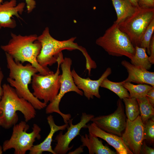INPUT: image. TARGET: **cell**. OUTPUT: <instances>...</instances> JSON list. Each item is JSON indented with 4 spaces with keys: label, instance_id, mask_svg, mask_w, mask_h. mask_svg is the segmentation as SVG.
Segmentation results:
<instances>
[{
    "label": "cell",
    "instance_id": "obj_27",
    "mask_svg": "<svg viewBox=\"0 0 154 154\" xmlns=\"http://www.w3.org/2000/svg\"><path fill=\"white\" fill-rule=\"evenodd\" d=\"M140 154H154V149L148 146L144 140L141 147Z\"/></svg>",
    "mask_w": 154,
    "mask_h": 154
},
{
    "label": "cell",
    "instance_id": "obj_18",
    "mask_svg": "<svg viewBox=\"0 0 154 154\" xmlns=\"http://www.w3.org/2000/svg\"><path fill=\"white\" fill-rule=\"evenodd\" d=\"M81 146L86 147L90 154H116V152L103 145L102 141L98 137L91 134H86L81 136Z\"/></svg>",
    "mask_w": 154,
    "mask_h": 154
},
{
    "label": "cell",
    "instance_id": "obj_26",
    "mask_svg": "<svg viewBox=\"0 0 154 154\" xmlns=\"http://www.w3.org/2000/svg\"><path fill=\"white\" fill-rule=\"evenodd\" d=\"M144 140L150 143L154 142V117L149 119L144 124Z\"/></svg>",
    "mask_w": 154,
    "mask_h": 154
},
{
    "label": "cell",
    "instance_id": "obj_32",
    "mask_svg": "<svg viewBox=\"0 0 154 154\" xmlns=\"http://www.w3.org/2000/svg\"><path fill=\"white\" fill-rule=\"evenodd\" d=\"M4 77V75L1 68L0 67V101L3 93V89L2 86H1V84Z\"/></svg>",
    "mask_w": 154,
    "mask_h": 154
},
{
    "label": "cell",
    "instance_id": "obj_35",
    "mask_svg": "<svg viewBox=\"0 0 154 154\" xmlns=\"http://www.w3.org/2000/svg\"><path fill=\"white\" fill-rule=\"evenodd\" d=\"M3 149H2V147H1V146H0V154H2L3 153Z\"/></svg>",
    "mask_w": 154,
    "mask_h": 154
},
{
    "label": "cell",
    "instance_id": "obj_2",
    "mask_svg": "<svg viewBox=\"0 0 154 154\" xmlns=\"http://www.w3.org/2000/svg\"><path fill=\"white\" fill-rule=\"evenodd\" d=\"M3 93L0 101V126L9 129L19 120L17 112H21L28 122L36 116V109L28 101L19 97L15 89L9 84L2 86Z\"/></svg>",
    "mask_w": 154,
    "mask_h": 154
},
{
    "label": "cell",
    "instance_id": "obj_25",
    "mask_svg": "<svg viewBox=\"0 0 154 154\" xmlns=\"http://www.w3.org/2000/svg\"><path fill=\"white\" fill-rule=\"evenodd\" d=\"M154 30V19L149 24L143 34L140 41V47L147 50L148 54L150 55L149 45Z\"/></svg>",
    "mask_w": 154,
    "mask_h": 154
},
{
    "label": "cell",
    "instance_id": "obj_24",
    "mask_svg": "<svg viewBox=\"0 0 154 154\" xmlns=\"http://www.w3.org/2000/svg\"><path fill=\"white\" fill-rule=\"evenodd\" d=\"M125 106V115L131 121L135 119L140 114L139 104L136 98H125L122 99Z\"/></svg>",
    "mask_w": 154,
    "mask_h": 154
},
{
    "label": "cell",
    "instance_id": "obj_34",
    "mask_svg": "<svg viewBox=\"0 0 154 154\" xmlns=\"http://www.w3.org/2000/svg\"><path fill=\"white\" fill-rule=\"evenodd\" d=\"M132 4V5L135 7H139L138 4L139 0H129Z\"/></svg>",
    "mask_w": 154,
    "mask_h": 154
},
{
    "label": "cell",
    "instance_id": "obj_8",
    "mask_svg": "<svg viewBox=\"0 0 154 154\" xmlns=\"http://www.w3.org/2000/svg\"><path fill=\"white\" fill-rule=\"evenodd\" d=\"M154 19V8L139 6L131 15L117 25L120 30L129 37L133 46L140 47L141 38Z\"/></svg>",
    "mask_w": 154,
    "mask_h": 154
},
{
    "label": "cell",
    "instance_id": "obj_11",
    "mask_svg": "<svg viewBox=\"0 0 154 154\" xmlns=\"http://www.w3.org/2000/svg\"><path fill=\"white\" fill-rule=\"evenodd\" d=\"M94 117L93 115L83 112L80 121L75 125L72 124V119H70L66 132L63 134L62 132L60 131L55 138L57 143L53 150L55 154H65L70 150L72 147H69L71 141L80 135V131L82 128H86V124Z\"/></svg>",
    "mask_w": 154,
    "mask_h": 154
},
{
    "label": "cell",
    "instance_id": "obj_22",
    "mask_svg": "<svg viewBox=\"0 0 154 154\" xmlns=\"http://www.w3.org/2000/svg\"><path fill=\"white\" fill-rule=\"evenodd\" d=\"M100 87L113 92L121 100L125 98H130L128 90L122 85V81L114 82L106 78L103 80Z\"/></svg>",
    "mask_w": 154,
    "mask_h": 154
},
{
    "label": "cell",
    "instance_id": "obj_33",
    "mask_svg": "<svg viewBox=\"0 0 154 154\" xmlns=\"http://www.w3.org/2000/svg\"><path fill=\"white\" fill-rule=\"evenodd\" d=\"M81 146L73 151L69 152L68 154H79L83 152V148Z\"/></svg>",
    "mask_w": 154,
    "mask_h": 154
},
{
    "label": "cell",
    "instance_id": "obj_30",
    "mask_svg": "<svg viewBox=\"0 0 154 154\" xmlns=\"http://www.w3.org/2000/svg\"><path fill=\"white\" fill-rule=\"evenodd\" d=\"M139 6L154 8V0H139Z\"/></svg>",
    "mask_w": 154,
    "mask_h": 154
},
{
    "label": "cell",
    "instance_id": "obj_1",
    "mask_svg": "<svg viewBox=\"0 0 154 154\" xmlns=\"http://www.w3.org/2000/svg\"><path fill=\"white\" fill-rule=\"evenodd\" d=\"M11 38L8 43L1 45L0 47L16 62L22 64L28 62L42 75H48L53 72L48 68L43 67L37 62V57L40 53L41 45L37 40L38 36L36 34L22 35L11 33Z\"/></svg>",
    "mask_w": 154,
    "mask_h": 154
},
{
    "label": "cell",
    "instance_id": "obj_5",
    "mask_svg": "<svg viewBox=\"0 0 154 154\" xmlns=\"http://www.w3.org/2000/svg\"><path fill=\"white\" fill-rule=\"evenodd\" d=\"M96 43L109 55L113 56H125L131 60L135 52V47L129 37L120 30L117 24L114 23L103 36L96 39Z\"/></svg>",
    "mask_w": 154,
    "mask_h": 154
},
{
    "label": "cell",
    "instance_id": "obj_29",
    "mask_svg": "<svg viewBox=\"0 0 154 154\" xmlns=\"http://www.w3.org/2000/svg\"><path fill=\"white\" fill-rule=\"evenodd\" d=\"M26 4L27 12L30 13L36 8V3L35 0H25Z\"/></svg>",
    "mask_w": 154,
    "mask_h": 154
},
{
    "label": "cell",
    "instance_id": "obj_10",
    "mask_svg": "<svg viewBox=\"0 0 154 154\" xmlns=\"http://www.w3.org/2000/svg\"><path fill=\"white\" fill-rule=\"evenodd\" d=\"M117 105V108L112 113L94 117L90 121L102 129L121 136L126 126L127 119L121 100L118 99Z\"/></svg>",
    "mask_w": 154,
    "mask_h": 154
},
{
    "label": "cell",
    "instance_id": "obj_14",
    "mask_svg": "<svg viewBox=\"0 0 154 154\" xmlns=\"http://www.w3.org/2000/svg\"><path fill=\"white\" fill-rule=\"evenodd\" d=\"M25 3L24 2L17 4L16 0L6 1L0 4V29L3 28L13 29L17 26L15 20L11 18L15 16L22 19L20 15L24 11Z\"/></svg>",
    "mask_w": 154,
    "mask_h": 154
},
{
    "label": "cell",
    "instance_id": "obj_19",
    "mask_svg": "<svg viewBox=\"0 0 154 154\" xmlns=\"http://www.w3.org/2000/svg\"><path fill=\"white\" fill-rule=\"evenodd\" d=\"M116 11L117 19L114 23L118 24L131 15L136 8L129 0H111Z\"/></svg>",
    "mask_w": 154,
    "mask_h": 154
},
{
    "label": "cell",
    "instance_id": "obj_9",
    "mask_svg": "<svg viewBox=\"0 0 154 154\" xmlns=\"http://www.w3.org/2000/svg\"><path fill=\"white\" fill-rule=\"evenodd\" d=\"M72 64V61L70 58H64L60 65L62 74H61L60 86L59 92L54 99L47 106L46 109V114L55 112L60 115L65 124H68L71 115L70 114H63L60 111L59 105L62 98L66 94L70 92H75L81 96L83 95V92L78 88L74 82L71 70Z\"/></svg>",
    "mask_w": 154,
    "mask_h": 154
},
{
    "label": "cell",
    "instance_id": "obj_20",
    "mask_svg": "<svg viewBox=\"0 0 154 154\" xmlns=\"http://www.w3.org/2000/svg\"><path fill=\"white\" fill-rule=\"evenodd\" d=\"M122 85L129 91L130 97L136 99L146 96L148 92L154 87L146 84L135 85L129 82H122Z\"/></svg>",
    "mask_w": 154,
    "mask_h": 154
},
{
    "label": "cell",
    "instance_id": "obj_6",
    "mask_svg": "<svg viewBox=\"0 0 154 154\" xmlns=\"http://www.w3.org/2000/svg\"><path fill=\"white\" fill-rule=\"evenodd\" d=\"M63 59L61 52L57 58V67L55 72L45 75L37 73L32 76L31 83L33 94L46 104L52 101L59 92L60 86V67Z\"/></svg>",
    "mask_w": 154,
    "mask_h": 154
},
{
    "label": "cell",
    "instance_id": "obj_28",
    "mask_svg": "<svg viewBox=\"0 0 154 154\" xmlns=\"http://www.w3.org/2000/svg\"><path fill=\"white\" fill-rule=\"evenodd\" d=\"M150 56H149L150 62L152 64H154V36H152L150 43Z\"/></svg>",
    "mask_w": 154,
    "mask_h": 154
},
{
    "label": "cell",
    "instance_id": "obj_7",
    "mask_svg": "<svg viewBox=\"0 0 154 154\" xmlns=\"http://www.w3.org/2000/svg\"><path fill=\"white\" fill-rule=\"evenodd\" d=\"M13 127L10 138L3 143L2 147L3 151L13 149L15 154H25L33 146L36 139L39 140L41 138V129L36 124H33L30 133L27 132L29 126L25 121H21Z\"/></svg>",
    "mask_w": 154,
    "mask_h": 154
},
{
    "label": "cell",
    "instance_id": "obj_15",
    "mask_svg": "<svg viewBox=\"0 0 154 154\" xmlns=\"http://www.w3.org/2000/svg\"><path fill=\"white\" fill-rule=\"evenodd\" d=\"M89 133L100 138L113 147L118 154H133L124 142L121 136L107 132L92 123L87 125Z\"/></svg>",
    "mask_w": 154,
    "mask_h": 154
},
{
    "label": "cell",
    "instance_id": "obj_3",
    "mask_svg": "<svg viewBox=\"0 0 154 154\" xmlns=\"http://www.w3.org/2000/svg\"><path fill=\"white\" fill-rule=\"evenodd\" d=\"M5 54L9 70L7 78L9 85L15 89L19 97L29 102L36 110H40L46 108L47 104L35 97L29 88L32 76L38 72L37 69L29 63L23 65L20 62H16L9 54Z\"/></svg>",
    "mask_w": 154,
    "mask_h": 154
},
{
    "label": "cell",
    "instance_id": "obj_23",
    "mask_svg": "<svg viewBox=\"0 0 154 154\" xmlns=\"http://www.w3.org/2000/svg\"><path fill=\"white\" fill-rule=\"evenodd\" d=\"M137 99L139 104L141 119L145 124L154 117V107L149 102L146 96Z\"/></svg>",
    "mask_w": 154,
    "mask_h": 154
},
{
    "label": "cell",
    "instance_id": "obj_16",
    "mask_svg": "<svg viewBox=\"0 0 154 154\" xmlns=\"http://www.w3.org/2000/svg\"><path fill=\"white\" fill-rule=\"evenodd\" d=\"M121 64L126 69L128 73L127 77L122 81L123 82L146 84L154 87V72L135 66L126 60L122 61Z\"/></svg>",
    "mask_w": 154,
    "mask_h": 154
},
{
    "label": "cell",
    "instance_id": "obj_13",
    "mask_svg": "<svg viewBox=\"0 0 154 154\" xmlns=\"http://www.w3.org/2000/svg\"><path fill=\"white\" fill-rule=\"evenodd\" d=\"M112 73L111 68H108L98 80H93L89 77L83 78L79 76L74 69L71 70L74 82L78 89L83 92L84 96L88 100L94 98V96L100 98L101 96L99 88L103 80Z\"/></svg>",
    "mask_w": 154,
    "mask_h": 154
},
{
    "label": "cell",
    "instance_id": "obj_4",
    "mask_svg": "<svg viewBox=\"0 0 154 154\" xmlns=\"http://www.w3.org/2000/svg\"><path fill=\"white\" fill-rule=\"evenodd\" d=\"M76 37H72L62 41L56 39L50 35L49 28L46 27L42 33L38 36L37 40L41 45L40 53L37 57V61L41 66L48 68L57 62L58 54L63 50H78L83 54L86 49L74 42Z\"/></svg>",
    "mask_w": 154,
    "mask_h": 154
},
{
    "label": "cell",
    "instance_id": "obj_31",
    "mask_svg": "<svg viewBox=\"0 0 154 154\" xmlns=\"http://www.w3.org/2000/svg\"><path fill=\"white\" fill-rule=\"evenodd\" d=\"M146 97L149 102L154 107V87L148 92Z\"/></svg>",
    "mask_w": 154,
    "mask_h": 154
},
{
    "label": "cell",
    "instance_id": "obj_17",
    "mask_svg": "<svg viewBox=\"0 0 154 154\" xmlns=\"http://www.w3.org/2000/svg\"><path fill=\"white\" fill-rule=\"evenodd\" d=\"M47 120L50 128L48 134L42 142L33 146L29 151V154H41L44 151L55 154L51 146L54 135L59 130H65L68 127L69 125L68 124L65 123L62 125H56L55 123L53 116L51 115L48 116Z\"/></svg>",
    "mask_w": 154,
    "mask_h": 154
},
{
    "label": "cell",
    "instance_id": "obj_12",
    "mask_svg": "<svg viewBox=\"0 0 154 154\" xmlns=\"http://www.w3.org/2000/svg\"><path fill=\"white\" fill-rule=\"evenodd\" d=\"M144 124L139 115L134 120L127 119L126 126L121 136L124 142L133 154H139L144 140Z\"/></svg>",
    "mask_w": 154,
    "mask_h": 154
},
{
    "label": "cell",
    "instance_id": "obj_21",
    "mask_svg": "<svg viewBox=\"0 0 154 154\" xmlns=\"http://www.w3.org/2000/svg\"><path fill=\"white\" fill-rule=\"evenodd\" d=\"M134 54L131 59V63L134 65L148 70L151 68L152 64L150 62L149 56L146 53L145 48L138 46L135 47Z\"/></svg>",
    "mask_w": 154,
    "mask_h": 154
}]
</instances>
